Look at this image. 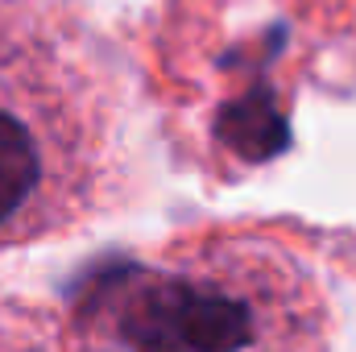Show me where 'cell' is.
Returning <instances> with one entry per match:
<instances>
[{
	"label": "cell",
	"mask_w": 356,
	"mask_h": 352,
	"mask_svg": "<svg viewBox=\"0 0 356 352\" xmlns=\"http://www.w3.org/2000/svg\"><path fill=\"white\" fill-rule=\"evenodd\" d=\"M336 336L323 269L290 232L211 224L91 269L58 352H336Z\"/></svg>",
	"instance_id": "1"
},
{
	"label": "cell",
	"mask_w": 356,
	"mask_h": 352,
	"mask_svg": "<svg viewBox=\"0 0 356 352\" xmlns=\"http://www.w3.org/2000/svg\"><path fill=\"white\" fill-rule=\"evenodd\" d=\"M116 137L91 75L0 17V249L67 237L116 199Z\"/></svg>",
	"instance_id": "2"
}]
</instances>
